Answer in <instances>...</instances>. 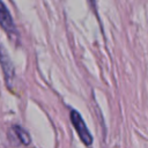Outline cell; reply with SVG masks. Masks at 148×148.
<instances>
[{"label":"cell","instance_id":"cell-5","mask_svg":"<svg viewBox=\"0 0 148 148\" xmlns=\"http://www.w3.org/2000/svg\"><path fill=\"white\" fill-rule=\"evenodd\" d=\"M90 1H92V3H94V1H95V0H90Z\"/></svg>","mask_w":148,"mask_h":148},{"label":"cell","instance_id":"cell-1","mask_svg":"<svg viewBox=\"0 0 148 148\" xmlns=\"http://www.w3.org/2000/svg\"><path fill=\"white\" fill-rule=\"evenodd\" d=\"M71 121H72V124H73L76 133L79 134L81 141L86 146H91L92 140H94L92 139V135L90 134V132H89V130H88L84 120L82 119L81 114L76 110H72L71 111Z\"/></svg>","mask_w":148,"mask_h":148},{"label":"cell","instance_id":"cell-2","mask_svg":"<svg viewBox=\"0 0 148 148\" xmlns=\"http://www.w3.org/2000/svg\"><path fill=\"white\" fill-rule=\"evenodd\" d=\"M0 64H1V67H2V71H3L5 79H6L7 83L9 84L12 82V80L14 79L15 69H14V65H13L7 51L1 46H0Z\"/></svg>","mask_w":148,"mask_h":148},{"label":"cell","instance_id":"cell-4","mask_svg":"<svg viewBox=\"0 0 148 148\" xmlns=\"http://www.w3.org/2000/svg\"><path fill=\"white\" fill-rule=\"evenodd\" d=\"M13 131H14V133H15V135H16V138L18 139V141L22 143V145H25V146H28L29 143H30V141H31V139H30V135H29V133L24 130V128H22V127H20V126H14L13 127Z\"/></svg>","mask_w":148,"mask_h":148},{"label":"cell","instance_id":"cell-3","mask_svg":"<svg viewBox=\"0 0 148 148\" xmlns=\"http://www.w3.org/2000/svg\"><path fill=\"white\" fill-rule=\"evenodd\" d=\"M0 25L9 35H13L15 32V24L13 22L12 15L1 0H0Z\"/></svg>","mask_w":148,"mask_h":148}]
</instances>
